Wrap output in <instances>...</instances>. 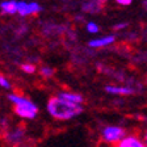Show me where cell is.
Wrapping results in <instances>:
<instances>
[{"label": "cell", "mask_w": 147, "mask_h": 147, "mask_svg": "<svg viewBox=\"0 0 147 147\" xmlns=\"http://www.w3.org/2000/svg\"><path fill=\"white\" fill-rule=\"evenodd\" d=\"M47 112L57 119H71L83 112L80 104H74L61 97H51L47 102Z\"/></svg>", "instance_id": "obj_1"}, {"label": "cell", "mask_w": 147, "mask_h": 147, "mask_svg": "<svg viewBox=\"0 0 147 147\" xmlns=\"http://www.w3.org/2000/svg\"><path fill=\"white\" fill-rule=\"evenodd\" d=\"M101 135L104 141L108 143H114V142H121L125 138V130L119 126H107L102 129Z\"/></svg>", "instance_id": "obj_2"}, {"label": "cell", "mask_w": 147, "mask_h": 147, "mask_svg": "<svg viewBox=\"0 0 147 147\" xmlns=\"http://www.w3.org/2000/svg\"><path fill=\"white\" fill-rule=\"evenodd\" d=\"M15 113L21 118H26V119H33L34 117L38 113V108L36 104L33 102H28L25 105H17L15 107Z\"/></svg>", "instance_id": "obj_3"}, {"label": "cell", "mask_w": 147, "mask_h": 147, "mask_svg": "<svg viewBox=\"0 0 147 147\" xmlns=\"http://www.w3.org/2000/svg\"><path fill=\"white\" fill-rule=\"evenodd\" d=\"M117 147H147V144L135 135H127L119 142Z\"/></svg>", "instance_id": "obj_4"}, {"label": "cell", "mask_w": 147, "mask_h": 147, "mask_svg": "<svg viewBox=\"0 0 147 147\" xmlns=\"http://www.w3.org/2000/svg\"><path fill=\"white\" fill-rule=\"evenodd\" d=\"M104 3H105V0H87L86 3H83L82 8L84 12L96 13V12H100L101 11Z\"/></svg>", "instance_id": "obj_5"}, {"label": "cell", "mask_w": 147, "mask_h": 147, "mask_svg": "<svg viewBox=\"0 0 147 147\" xmlns=\"http://www.w3.org/2000/svg\"><path fill=\"white\" fill-rule=\"evenodd\" d=\"M105 91L110 95H122V96H127V95H133L134 89L131 87H116V86H107Z\"/></svg>", "instance_id": "obj_6"}, {"label": "cell", "mask_w": 147, "mask_h": 147, "mask_svg": "<svg viewBox=\"0 0 147 147\" xmlns=\"http://www.w3.org/2000/svg\"><path fill=\"white\" fill-rule=\"evenodd\" d=\"M0 8L7 15H15V13H17V9H18V1H16V0L1 1L0 3Z\"/></svg>", "instance_id": "obj_7"}, {"label": "cell", "mask_w": 147, "mask_h": 147, "mask_svg": "<svg viewBox=\"0 0 147 147\" xmlns=\"http://www.w3.org/2000/svg\"><path fill=\"white\" fill-rule=\"evenodd\" d=\"M114 42V37L113 36H107V37H101V38H96V40L89 41L88 45L91 47H105V46L110 45Z\"/></svg>", "instance_id": "obj_8"}, {"label": "cell", "mask_w": 147, "mask_h": 147, "mask_svg": "<svg viewBox=\"0 0 147 147\" xmlns=\"http://www.w3.org/2000/svg\"><path fill=\"white\" fill-rule=\"evenodd\" d=\"M58 97L63 98L66 101H70V102H74V104H82L83 102V96L79 95V93H71V92H59Z\"/></svg>", "instance_id": "obj_9"}, {"label": "cell", "mask_w": 147, "mask_h": 147, "mask_svg": "<svg viewBox=\"0 0 147 147\" xmlns=\"http://www.w3.org/2000/svg\"><path fill=\"white\" fill-rule=\"evenodd\" d=\"M22 137H24V130L22 129H16L13 131L8 133L7 135V141L9 142L11 144H18L21 142Z\"/></svg>", "instance_id": "obj_10"}, {"label": "cell", "mask_w": 147, "mask_h": 147, "mask_svg": "<svg viewBox=\"0 0 147 147\" xmlns=\"http://www.w3.org/2000/svg\"><path fill=\"white\" fill-rule=\"evenodd\" d=\"M8 98H9V101H12L13 104H15V107H17V105H25V104H28V102H30V100H28L26 97L13 95V93H11V95L8 96Z\"/></svg>", "instance_id": "obj_11"}, {"label": "cell", "mask_w": 147, "mask_h": 147, "mask_svg": "<svg viewBox=\"0 0 147 147\" xmlns=\"http://www.w3.org/2000/svg\"><path fill=\"white\" fill-rule=\"evenodd\" d=\"M42 11V8H41V5L38 3H36V1H33V3H28V8H26V16L29 15H36V13L41 12Z\"/></svg>", "instance_id": "obj_12"}, {"label": "cell", "mask_w": 147, "mask_h": 147, "mask_svg": "<svg viewBox=\"0 0 147 147\" xmlns=\"http://www.w3.org/2000/svg\"><path fill=\"white\" fill-rule=\"evenodd\" d=\"M26 8H28L26 1H18L17 13H20V16H26Z\"/></svg>", "instance_id": "obj_13"}, {"label": "cell", "mask_w": 147, "mask_h": 147, "mask_svg": "<svg viewBox=\"0 0 147 147\" xmlns=\"http://www.w3.org/2000/svg\"><path fill=\"white\" fill-rule=\"evenodd\" d=\"M87 30H88V33H97L98 30H100V28H98V25L96 24V22H93V21H91V22H88L87 24Z\"/></svg>", "instance_id": "obj_14"}, {"label": "cell", "mask_w": 147, "mask_h": 147, "mask_svg": "<svg viewBox=\"0 0 147 147\" xmlns=\"http://www.w3.org/2000/svg\"><path fill=\"white\" fill-rule=\"evenodd\" d=\"M21 70L26 74H34L36 72V67H34L33 64L30 63H25V64H21Z\"/></svg>", "instance_id": "obj_15"}, {"label": "cell", "mask_w": 147, "mask_h": 147, "mask_svg": "<svg viewBox=\"0 0 147 147\" xmlns=\"http://www.w3.org/2000/svg\"><path fill=\"white\" fill-rule=\"evenodd\" d=\"M41 74H42L45 78H50L53 76V74H54V70L50 67H42L41 68Z\"/></svg>", "instance_id": "obj_16"}, {"label": "cell", "mask_w": 147, "mask_h": 147, "mask_svg": "<svg viewBox=\"0 0 147 147\" xmlns=\"http://www.w3.org/2000/svg\"><path fill=\"white\" fill-rule=\"evenodd\" d=\"M0 87H3V88H5V89L11 88V83H9V80H7L3 75H0Z\"/></svg>", "instance_id": "obj_17"}, {"label": "cell", "mask_w": 147, "mask_h": 147, "mask_svg": "<svg viewBox=\"0 0 147 147\" xmlns=\"http://www.w3.org/2000/svg\"><path fill=\"white\" fill-rule=\"evenodd\" d=\"M126 26H127V24H126V22H121V24L114 25L113 29H114V30H119V29H123V28H126Z\"/></svg>", "instance_id": "obj_18"}, {"label": "cell", "mask_w": 147, "mask_h": 147, "mask_svg": "<svg viewBox=\"0 0 147 147\" xmlns=\"http://www.w3.org/2000/svg\"><path fill=\"white\" fill-rule=\"evenodd\" d=\"M116 1L121 5H130L133 3V0H116Z\"/></svg>", "instance_id": "obj_19"}, {"label": "cell", "mask_w": 147, "mask_h": 147, "mask_svg": "<svg viewBox=\"0 0 147 147\" xmlns=\"http://www.w3.org/2000/svg\"><path fill=\"white\" fill-rule=\"evenodd\" d=\"M143 142H144V143L147 144V131L144 133V135H143Z\"/></svg>", "instance_id": "obj_20"}, {"label": "cell", "mask_w": 147, "mask_h": 147, "mask_svg": "<svg viewBox=\"0 0 147 147\" xmlns=\"http://www.w3.org/2000/svg\"><path fill=\"white\" fill-rule=\"evenodd\" d=\"M143 7L147 9V0H143Z\"/></svg>", "instance_id": "obj_21"}]
</instances>
